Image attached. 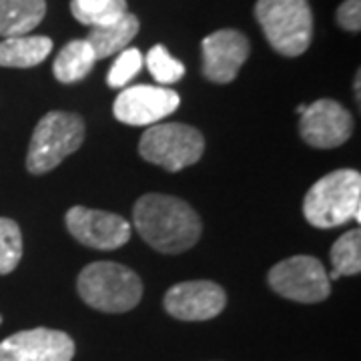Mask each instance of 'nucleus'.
<instances>
[{"instance_id":"obj_24","label":"nucleus","mask_w":361,"mask_h":361,"mask_svg":"<svg viewBox=\"0 0 361 361\" xmlns=\"http://www.w3.org/2000/svg\"><path fill=\"white\" fill-rule=\"evenodd\" d=\"M77 4H92V2H99V0H73Z\"/></svg>"},{"instance_id":"obj_4","label":"nucleus","mask_w":361,"mask_h":361,"mask_svg":"<svg viewBox=\"0 0 361 361\" xmlns=\"http://www.w3.org/2000/svg\"><path fill=\"white\" fill-rule=\"evenodd\" d=\"M255 16L279 54L299 56L310 49L313 14L307 0H257Z\"/></svg>"},{"instance_id":"obj_9","label":"nucleus","mask_w":361,"mask_h":361,"mask_svg":"<svg viewBox=\"0 0 361 361\" xmlns=\"http://www.w3.org/2000/svg\"><path fill=\"white\" fill-rule=\"evenodd\" d=\"M179 104L180 99L175 90L151 85H135L116 97L113 113L121 123L130 127H151L175 113Z\"/></svg>"},{"instance_id":"obj_3","label":"nucleus","mask_w":361,"mask_h":361,"mask_svg":"<svg viewBox=\"0 0 361 361\" xmlns=\"http://www.w3.org/2000/svg\"><path fill=\"white\" fill-rule=\"evenodd\" d=\"M78 295L92 310L125 313L135 310L142 297L139 275L113 261L90 263L78 275Z\"/></svg>"},{"instance_id":"obj_25","label":"nucleus","mask_w":361,"mask_h":361,"mask_svg":"<svg viewBox=\"0 0 361 361\" xmlns=\"http://www.w3.org/2000/svg\"><path fill=\"white\" fill-rule=\"evenodd\" d=\"M0 323H2V317H0Z\"/></svg>"},{"instance_id":"obj_13","label":"nucleus","mask_w":361,"mask_h":361,"mask_svg":"<svg viewBox=\"0 0 361 361\" xmlns=\"http://www.w3.org/2000/svg\"><path fill=\"white\" fill-rule=\"evenodd\" d=\"M249 56V40L241 32L225 28L203 40V75L213 82L227 85L237 77Z\"/></svg>"},{"instance_id":"obj_2","label":"nucleus","mask_w":361,"mask_h":361,"mask_svg":"<svg viewBox=\"0 0 361 361\" xmlns=\"http://www.w3.org/2000/svg\"><path fill=\"white\" fill-rule=\"evenodd\" d=\"M360 207L361 175L353 169H339L311 187L303 201V215L313 227L334 229L351 219L360 221Z\"/></svg>"},{"instance_id":"obj_1","label":"nucleus","mask_w":361,"mask_h":361,"mask_svg":"<svg viewBox=\"0 0 361 361\" xmlns=\"http://www.w3.org/2000/svg\"><path fill=\"white\" fill-rule=\"evenodd\" d=\"M135 227L149 245L161 253H183L199 241L203 225L193 207L179 197L149 193L133 211Z\"/></svg>"},{"instance_id":"obj_6","label":"nucleus","mask_w":361,"mask_h":361,"mask_svg":"<svg viewBox=\"0 0 361 361\" xmlns=\"http://www.w3.org/2000/svg\"><path fill=\"white\" fill-rule=\"evenodd\" d=\"M205 151L203 135L183 123H157L145 130L139 153L145 161L177 173L195 165Z\"/></svg>"},{"instance_id":"obj_12","label":"nucleus","mask_w":361,"mask_h":361,"mask_svg":"<svg viewBox=\"0 0 361 361\" xmlns=\"http://www.w3.org/2000/svg\"><path fill=\"white\" fill-rule=\"evenodd\" d=\"M227 295L213 281H185L173 285L165 295V310L180 322H207L225 310Z\"/></svg>"},{"instance_id":"obj_17","label":"nucleus","mask_w":361,"mask_h":361,"mask_svg":"<svg viewBox=\"0 0 361 361\" xmlns=\"http://www.w3.org/2000/svg\"><path fill=\"white\" fill-rule=\"evenodd\" d=\"M94 63H97V56L89 40H71L54 59L52 73L61 82H77L89 75Z\"/></svg>"},{"instance_id":"obj_15","label":"nucleus","mask_w":361,"mask_h":361,"mask_svg":"<svg viewBox=\"0 0 361 361\" xmlns=\"http://www.w3.org/2000/svg\"><path fill=\"white\" fill-rule=\"evenodd\" d=\"M137 32H139V18L135 14L127 13L111 25L92 28L87 40L92 47L97 59H106L116 52L125 51L130 40L137 37Z\"/></svg>"},{"instance_id":"obj_23","label":"nucleus","mask_w":361,"mask_h":361,"mask_svg":"<svg viewBox=\"0 0 361 361\" xmlns=\"http://www.w3.org/2000/svg\"><path fill=\"white\" fill-rule=\"evenodd\" d=\"M337 23L349 32H360L361 28V0H345L337 8Z\"/></svg>"},{"instance_id":"obj_11","label":"nucleus","mask_w":361,"mask_h":361,"mask_svg":"<svg viewBox=\"0 0 361 361\" xmlns=\"http://www.w3.org/2000/svg\"><path fill=\"white\" fill-rule=\"evenodd\" d=\"M299 133L315 149H334L348 141L353 133V118L343 104L331 99L315 101L301 113Z\"/></svg>"},{"instance_id":"obj_5","label":"nucleus","mask_w":361,"mask_h":361,"mask_svg":"<svg viewBox=\"0 0 361 361\" xmlns=\"http://www.w3.org/2000/svg\"><path fill=\"white\" fill-rule=\"evenodd\" d=\"M85 141V123L75 113L52 111L39 121L32 133L26 169L32 175H44L73 155Z\"/></svg>"},{"instance_id":"obj_8","label":"nucleus","mask_w":361,"mask_h":361,"mask_svg":"<svg viewBox=\"0 0 361 361\" xmlns=\"http://www.w3.org/2000/svg\"><path fill=\"white\" fill-rule=\"evenodd\" d=\"M66 227L78 243L103 251L118 249L130 239L129 221L116 213L89 207H71L66 213Z\"/></svg>"},{"instance_id":"obj_22","label":"nucleus","mask_w":361,"mask_h":361,"mask_svg":"<svg viewBox=\"0 0 361 361\" xmlns=\"http://www.w3.org/2000/svg\"><path fill=\"white\" fill-rule=\"evenodd\" d=\"M141 68V51H137V49H125V51H121L118 59L115 61V65L111 66L109 77H106V82H109V87H115V89L127 87L130 80L139 75Z\"/></svg>"},{"instance_id":"obj_16","label":"nucleus","mask_w":361,"mask_h":361,"mask_svg":"<svg viewBox=\"0 0 361 361\" xmlns=\"http://www.w3.org/2000/svg\"><path fill=\"white\" fill-rule=\"evenodd\" d=\"M52 51L49 37H13L0 42V66L30 68L40 65Z\"/></svg>"},{"instance_id":"obj_21","label":"nucleus","mask_w":361,"mask_h":361,"mask_svg":"<svg viewBox=\"0 0 361 361\" xmlns=\"http://www.w3.org/2000/svg\"><path fill=\"white\" fill-rule=\"evenodd\" d=\"M23 257V235L13 219L0 217V275L16 269Z\"/></svg>"},{"instance_id":"obj_10","label":"nucleus","mask_w":361,"mask_h":361,"mask_svg":"<svg viewBox=\"0 0 361 361\" xmlns=\"http://www.w3.org/2000/svg\"><path fill=\"white\" fill-rule=\"evenodd\" d=\"M73 357L75 341L49 327L18 331L0 341V361H71Z\"/></svg>"},{"instance_id":"obj_14","label":"nucleus","mask_w":361,"mask_h":361,"mask_svg":"<svg viewBox=\"0 0 361 361\" xmlns=\"http://www.w3.org/2000/svg\"><path fill=\"white\" fill-rule=\"evenodd\" d=\"M44 0H0V37H25L42 23Z\"/></svg>"},{"instance_id":"obj_20","label":"nucleus","mask_w":361,"mask_h":361,"mask_svg":"<svg viewBox=\"0 0 361 361\" xmlns=\"http://www.w3.org/2000/svg\"><path fill=\"white\" fill-rule=\"evenodd\" d=\"M142 63L147 65L149 73L153 75L159 85H173L183 78L185 75V66L175 56H171V52L163 47L157 44L151 51L147 52V56L142 59Z\"/></svg>"},{"instance_id":"obj_19","label":"nucleus","mask_w":361,"mask_h":361,"mask_svg":"<svg viewBox=\"0 0 361 361\" xmlns=\"http://www.w3.org/2000/svg\"><path fill=\"white\" fill-rule=\"evenodd\" d=\"M71 13L80 25L97 28V26H106L115 23L129 11H127V0H101V2H92V4L71 2Z\"/></svg>"},{"instance_id":"obj_7","label":"nucleus","mask_w":361,"mask_h":361,"mask_svg":"<svg viewBox=\"0 0 361 361\" xmlns=\"http://www.w3.org/2000/svg\"><path fill=\"white\" fill-rule=\"evenodd\" d=\"M269 285L275 293L299 303H319L331 293L322 261L310 255H295L277 263L269 271Z\"/></svg>"},{"instance_id":"obj_18","label":"nucleus","mask_w":361,"mask_h":361,"mask_svg":"<svg viewBox=\"0 0 361 361\" xmlns=\"http://www.w3.org/2000/svg\"><path fill=\"white\" fill-rule=\"evenodd\" d=\"M331 265L334 271L329 277L331 279H339L345 275H360L361 271V233L360 229H351V231L343 233L337 239L334 247H331Z\"/></svg>"}]
</instances>
